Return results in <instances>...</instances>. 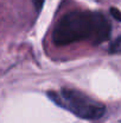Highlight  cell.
I'll list each match as a JSON object with an SVG mask.
<instances>
[{
    "instance_id": "7a4b0ae2",
    "label": "cell",
    "mask_w": 121,
    "mask_h": 123,
    "mask_svg": "<svg viewBox=\"0 0 121 123\" xmlns=\"http://www.w3.org/2000/svg\"><path fill=\"white\" fill-rule=\"evenodd\" d=\"M49 98L58 106L73 112L80 118L96 121L106 114V106L85 93L75 88L64 87L61 92H47Z\"/></svg>"
},
{
    "instance_id": "6da1fadb",
    "label": "cell",
    "mask_w": 121,
    "mask_h": 123,
    "mask_svg": "<svg viewBox=\"0 0 121 123\" xmlns=\"http://www.w3.org/2000/svg\"><path fill=\"white\" fill-rule=\"evenodd\" d=\"M110 31V23L102 13L71 11L57 22L52 32V41L57 45L82 41H89L97 45L109 38Z\"/></svg>"
},
{
    "instance_id": "277c9868",
    "label": "cell",
    "mask_w": 121,
    "mask_h": 123,
    "mask_svg": "<svg viewBox=\"0 0 121 123\" xmlns=\"http://www.w3.org/2000/svg\"><path fill=\"white\" fill-rule=\"evenodd\" d=\"M33 5H35V8L37 11H40V8L43 7V4H44V0H32Z\"/></svg>"
},
{
    "instance_id": "3957f363",
    "label": "cell",
    "mask_w": 121,
    "mask_h": 123,
    "mask_svg": "<svg viewBox=\"0 0 121 123\" xmlns=\"http://www.w3.org/2000/svg\"><path fill=\"white\" fill-rule=\"evenodd\" d=\"M109 53H112V54H120L121 53V36L115 38L114 42L110 44Z\"/></svg>"
}]
</instances>
